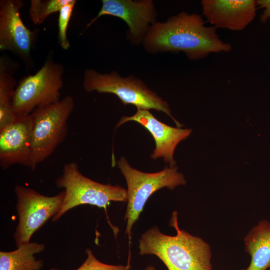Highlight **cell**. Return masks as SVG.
Instances as JSON below:
<instances>
[{"label":"cell","instance_id":"9c48e42d","mask_svg":"<svg viewBox=\"0 0 270 270\" xmlns=\"http://www.w3.org/2000/svg\"><path fill=\"white\" fill-rule=\"evenodd\" d=\"M23 6L21 0H0V50L12 52L30 66L38 30H31L24 24L20 13Z\"/></svg>","mask_w":270,"mask_h":270},{"label":"cell","instance_id":"6da1fadb","mask_svg":"<svg viewBox=\"0 0 270 270\" xmlns=\"http://www.w3.org/2000/svg\"><path fill=\"white\" fill-rule=\"evenodd\" d=\"M142 44L150 53L182 52L191 60L204 58L212 53L228 52L232 48L220 38L214 27L206 25L200 15L185 12L164 22L152 24Z\"/></svg>","mask_w":270,"mask_h":270},{"label":"cell","instance_id":"8992f818","mask_svg":"<svg viewBox=\"0 0 270 270\" xmlns=\"http://www.w3.org/2000/svg\"><path fill=\"white\" fill-rule=\"evenodd\" d=\"M58 188H63L65 196L58 213L52 218L56 222L68 210L80 204H88L104 208L110 202H126V190L118 185L102 184L83 175L76 162L66 164L62 174L55 180Z\"/></svg>","mask_w":270,"mask_h":270},{"label":"cell","instance_id":"52a82bcc","mask_svg":"<svg viewBox=\"0 0 270 270\" xmlns=\"http://www.w3.org/2000/svg\"><path fill=\"white\" fill-rule=\"evenodd\" d=\"M64 66L48 58L34 74L22 78L16 87L13 111L16 116L59 102L63 86Z\"/></svg>","mask_w":270,"mask_h":270},{"label":"cell","instance_id":"30bf717a","mask_svg":"<svg viewBox=\"0 0 270 270\" xmlns=\"http://www.w3.org/2000/svg\"><path fill=\"white\" fill-rule=\"evenodd\" d=\"M102 6L96 17L86 25L90 27L104 15L118 17L128 25L127 38L134 44L142 42L149 28L156 22L157 12L152 0H102Z\"/></svg>","mask_w":270,"mask_h":270},{"label":"cell","instance_id":"277c9868","mask_svg":"<svg viewBox=\"0 0 270 270\" xmlns=\"http://www.w3.org/2000/svg\"><path fill=\"white\" fill-rule=\"evenodd\" d=\"M82 86L88 92L96 91L114 94L125 105L130 104L137 108L162 112L174 122L178 128L182 126L172 116L168 103L135 76L122 77L115 71L100 73L92 69H86Z\"/></svg>","mask_w":270,"mask_h":270},{"label":"cell","instance_id":"9a60e30c","mask_svg":"<svg viewBox=\"0 0 270 270\" xmlns=\"http://www.w3.org/2000/svg\"><path fill=\"white\" fill-rule=\"evenodd\" d=\"M45 249L43 244L28 242L12 252H0V270H40L44 266L42 260L34 254Z\"/></svg>","mask_w":270,"mask_h":270},{"label":"cell","instance_id":"3957f363","mask_svg":"<svg viewBox=\"0 0 270 270\" xmlns=\"http://www.w3.org/2000/svg\"><path fill=\"white\" fill-rule=\"evenodd\" d=\"M116 164L127 184V206L124 220L126 222L125 232L128 236L130 244L132 226L152 194L164 188L174 190L186 184V182L184 175L178 172L176 166H166L156 172H145L132 168L124 156H121Z\"/></svg>","mask_w":270,"mask_h":270},{"label":"cell","instance_id":"d6986e66","mask_svg":"<svg viewBox=\"0 0 270 270\" xmlns=\"http://www.w3.org/2000/svg\"><path fill=\"white\" fill-rule=\"evenodd\" d=\"M86 258L83 264L76 270H130V262L127 265L108 264L102 262L98 260L90 248L86 250ZM50 270H58L54 268H51Z\"/></svg>","mask_w":270,"mask_h":270},{"label":"cell","instance_id":"2e32d148","mask_svg":"<svg viewBox=\"0 0 270 270\" xmlns=\"http://www.w3.org/2000/svg\"><path fill=\"white\" fill-rule=\"evenodd\" d=\"M4 58H0V130L13 122V100L16 81Z\"/></svg>","mask_w":270,"mask_h":270},{"label":"cell","instance_id":"5bb4252c","mask_svg":"<svg viewBox=\"0 0 270 270\" xmlns=\"http://www.w3.org/2000/svg\"><path fill=\"white\" fill-rule=\"evenodd\" d=\"M245 250L251 256L246 270L270 268V222L262 220L251 228L244 239Z\"/></svg>","mask_w":270,"mask_h":270},{"label":"cell","instance_id":"4fadbf2b","mask_svg":"<svg viewBox=\"0 0 270 270\" xmlns=\"http://www.w3.org/2000/svg\"><path fill=\"white\" fill-rule=\"evenodd\" d=\"M202 15L212 26L233 31L244 30L255 18V0H202Z\"/></svg>","mask_w":270,"mask_h":270},{"label":"cell","instance_id":"ffe728a7","mask_svg":"<svg viewBox=\"0 0 270 270\" xmlns=\"http://www.w3.org/2000/svg\"><path fill=\"white\" fill-rule=\"evenodd\" d=\"M258 7L263 10L260 20L262 23L270 21V0H256Z\"/></svg>","mask_w":270,"mask_h":270},{"label":"cell","instance_id":"7402d4cb","mask_svg":"<svg viewBox=\"0 0 270 270\" xmlns=\"http://www.w3.org/2000/svg\"><path fill=\"white\" fill-rule=\"evenodd\" d=\"M246 270V269H244H244H242V270Z\"/></svg>","mask_w":270,"mask_h":270},{"label":"cell","instance_id":"ac0fdd59","mask_svg":"<svg viewBox=\"0 0 270 270\" xmlns=\"http://www.w3.org/2000/svg\"><path fill=\"white\" fill-rule=\"evenodd\" d=\"M76 3V0H71L59 12L58 40L60 46L64 50H68L70 48L67 36V30Z\"/></svg>","mask_w":270,"mask_h":270},{"label":"cell","instance_id":"7c38bea8","mask_svg":"<svg viewBox=\"0 0 270 270\" xmlns=\"http://www.w3.org/2000/svg\"><path fill=\"white\" fill-rule=\"evenodd\" d=\"M32 131L30 115L16 116L0 130V166L7 170L14 164L32 169L30 143Z\"/></svg>","mask_w":270,"mask_h":270},{"label":"cell","instance_id":"44dd1931","mask_svg":"<svg viewBox=\"0 0 270 270\" xmlns=\"http://www.w3.org/2000/svg\"><path fill=\"white\" fill-rule=\"evenodd\" d=\"M144 270H156V269L152 266H148Z\"/></svg>","mask_w":270,"mask_h":270},{"label":"cell","instance_id":"e0dca14e","mask_svg":"<svg viewBox=\"0 0 270 270\" xmlns=\"http://www.w3.org/2000/svg\"><path fill=\"white\" fill-rule=\"evenodd\" d=\"M71 0H31L30 17L35 24L44 22L51 14L59 12Z\"/></svg>","mask_w":270,"mask_h":270},{"label":"cell","instance_id":"ba28073f","mask_svg":"<svg viewBox=\"0 0 270 270\" xmlns=\"http://www.w3.org/2000/svg\"><path fill=\"white\" fill-rule=\"evenodd\" d=\"M18 222L14 238L18 247L30 242L32 234L60 211L65 196L63 190L46 196L23 186L14 188Z\"/></svg>","mask_w":270,"mask_h":270},{"label":"cell","instance_id":"8fae6325","mask_svg":"<svg viewBox=\"0 0 270 270\" xmlns=\"http://www.w3.org/2000/svg\"><path fill=\"white\" fill-rule=\"evenodd\" d=\"M134 121L146 128L152 135L155 142V148L150 154L152 159L162 158L169 166H176L174 154L177 145L188 138L192 132L190 128H182L169 126L159 120L148 110L137 108L136 112L130 116H122L118 122L115 130L122 124Z\"/></svg>","mask_w":270,"mask_h":270},{"label":"cell","instance_id":"5b68a950","mask_svg":"<svg viewBox=\"0 0 270 270\" xmlns=\"http://www.w3.org/2000/svg\"><path fill=\"white\" fill-rule=\"evenodd\" d=\"M74 108V98L67 96L56 103L38 108L30 114L32 170L46 160L66 139L68 121Z\"/></svg>","mask_w":270,"mask_h":270},{"label":"cell","instance_id":"7a4b0ae2","mask_svg":"<svg viewBox=\"0 0 270 270\" xmlns=\"http://www.w3.org/2000/svg\"><path fill=\"white\" fill-rule=\"evenodd\" d=\"M170 226L175 228L176 235H166L156 226L144 233L138 240V254L156 256L168 270H212L210 245L179 228L176 211L172 214Z\"/></svg>","mask_w":270,"mask_h":270}]
</instances>
